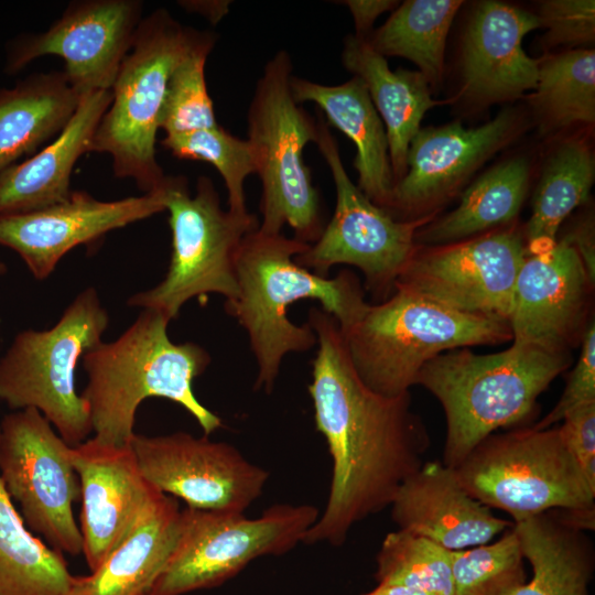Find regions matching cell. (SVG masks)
<instances>
[{"label": "cell", "mask_w": 595, "mask_h": 595, "mask_svg": "<svg viewBox=\"0 0 595 595\" xmlns=\"http://www.w3.org/2000/svg\"><path fill=\"white\" fill-rule=\"evenodd\" d=\"M594 215L587 212L578 217L569 228L564 236H561L569 242L581 257L586 272L592 282L595 283V232Z\"/></svg>", "instance_id": "obj_41"}, {"label": "cell", "mask_w": 595, "mask_h": 595, "mask_svg": "<svg viewBox=\"0 0 595 595\" xmlns=\"http://www.w3.org/2000/svg\"><path fill=\"white\" fill-rule=\"evenodd\" d=\"M390 506L399 530L451 551L487 544L513 524L469 496L454 469L437 462H424L410 475Z\"/></svg>", "instance_id": "obj_22"}, {"label": "cell", "mask_w": 595, "mask_h": 595, "mask_svg": "<svg viewBox=\"0 0 595 595\" xmlns=\"http://www.w3.org/2000/svg\"><path fill=\"white\" fill-rule=\"evenodd\" d=\"M578 360L570 374L565 389L554 408L537 424L547 429L563 420L572 410L595 402V324L589 321L582 336Z\"/></svg>", "instance_id": "obj_39"}, {"label": "cell", "mask_w": 595, "mask_h": 595, "mask_svg": "<svg viewBox=\"0 0 595 595\" xmlns=\"http://www.w3.org/2000/svg\"><path fill=\"white\" fill-rule=\"evenodd\" d=\"M559 426L589 486L595 489V402L570 411Z\"/></svg>", "instance_id": "obj_40"}, {"label": "cell", "mask_w": 595, "mask_h": 595, "mask_svg": "<svg viewBox=\"0 0 595 595\" xmlns=\"http://www.w3.org/2000/svg\"><path fill=\"white\" fill-rule=\"evenodd\" d=\"M455 595H511L524 584V558L512 527L494 543L452 551Z\"/></svg>", "instance_id": "obj_37"}, {"label": "cell", "mask_w": 595, "mask_h": 595, "mask_svg": "<svg viewBox=\"0 0 595 595\" xmlns=\"http://www.w3.org/2000/svg\"><path fill=\"white\" fill-rule=\"evenodd\" d=\"M512 529L532 576L511 595H589L595 569L592 542L561 510L513 521Z\"/></svg>", "instance_id": "obj_27"}, {"label": "cell", "mask_w": 595, "mask_h": 595, "mask_svg": "<svg viewBox=\"0 0 595 595\" xmlns=\"http://www.w3.org/2000/svg\"><path fill=\"white\" fill-rule=\"evenodd\" d=\"M129 444L142 476L191 508L244 513L269 478L264 468L250 463L237 447L207 435L134 433Z\"/></svg>", "instance_id": "obj_16"}, {"label": "cell", "mask_w": 595, "mask_h": 595, "mask_svg": "<svg viewBox=\"0 0 595 595\" xmlns=\"http://www.w3.org/2000/svg\"><path fill=\"white\" fill-rule=\"evenodd\" d=\"M340 332L360 379L386 397L408 393L421 368L442 353L512 340L505 321L462 313L400 288L381 302H367Z\"/></svg>", "instance_id": "obj_5"}, {"label": "cell", "mask_w": 595, "mask_h": 595, "mask_svg": "<svg viewBox=\"0 0 595 595\" xmlns=\"http://www.w3.org/2000/svg\"><path fill=\"white\" fill-rule=\"evenodd\" d=\"M314 143L331 171L336 206L317 240L294 260L323 278H328L333 266H354L364 273L366 289L381 302L392 294L397 279L416 251V232L439 214L398 220L375 205L348 176L337 141L322 117Z\"/></svg>", "instance_id": "obj_12"}, {"label": "cell", "mask_w": 595, "mask_h": 595, "mask_svg": "<svg viewBox=\"0 0 595 595\" xmlns=\"http://www.w3.org/2000/svg\"><path fill=\"white\" fill-rule=\"evenodd\" d=\"M174 156L210 163L221 175L228 193V210L247 214L245 181L257 174L258 153L248 139L229 133L221 126L167 134L161 141Z\"/></svg>", "instance_id": "obj_35"}, {"label": "cell", "mask_w": 595, "mask_h": 595, "mask_svg": "<svg viewBox=\"0 0 595 595\" xmlns=\"http://www.w3.org/2000/svg\"><path fill=\"white\" fill-rule=\"evenodd\" d=\"M342 63L364 83L385 125L396 184L407 173L409 145L424 115L443 100L432 97V88L419 71H391L387 58L364 37L344 40Z\"/></svg>", "instance_id": "obj_26"}, {"label": "cell", "mask_w": 595, "mask_h": 595, "mask_svg": "<svg viewBox=\"0 0 595 595\" xmlns=\"http://www.w3.org/2000/svg\"><path fill=\"white\" fill-rule=\"evenodd\" d=\"M142 7L139 0L73 1L46 31L12 42L6 72L14 74L39 57L57 55L64 60L63 73L79 97L111 90L133 44Z\"/></svg>", "instance_id": "obj_17"}, {"label": "cell", "mask_w": 595, "mask_h": 595, "mask_svg": "<svg viewBox=\"0 0 595 595\" xmlns=\"http://www.w3.org/2000/svg\"><path fill=\"white\" fill-rule=\"evenodd\" d=\"M353 17L358 37L367 39L372 32V25L382 13L394 9L398 1L393 0H347L342 2Z\"/></svg>", "instance_id": "obj_42"}, {"label": "cell", "mask_w": 595, "mask_h": 595, "mask_svg": "<svg viewBox=\"0 0 595 595\" xmlns=\"http://www.w3.org/2000/svg\"><path fill=\"white\" fill-rule=\"evenodd\" d=\"M73 576L63 553L25 528L0 479V595H68Z\"/></svg>", "instance_id": "obj_33"}, {"label": "cell", "mask_w": 595, "mask_h": 595, "mask_svg": "<svg viewBox=\"0 0 595 595\" xmlns=\"http://www.w3.org/2000/svg\"><path fill=\"white\" fill-rule=\"evenodd\" d=\"M361 595H431L426 592L400 584L378 583V585Z\"/></svg>", "instance_id": "obj_44"}, {"label": "cell", "mask_w": 595, "mask_h": 595, "mask_svg": "<svg viewBox=\"0 0 595 595\" xmlns=\"http://www.w3.org/2000/svg\"><path fill=\"white\" fill-rule=\"evenodd\" d=\"M183 7L187 8L188 10H193L198 12L199 14L205 15L210 21H218L221 17H224L228 12V3L229 2H204V1H188V2H182Z\"/></svg>", "instance_id": "obj_43"}, {"label": "cell", "mask_w": 595, "mask_h": 595, "mask_svg": "<svg viewBox=\"0 0 595 595\" xmlns=\"http://www.w3.org/2000/svg\"><path fill=\"white\" fill-rule=\"evenodd\" d=\"M527 255L518 221L455 242L419 245L394 288L462 313L508 323L515 283Z\"/></svg>", "instance_id": "obj_14"}, {"label": "cell", "mask_w": 595, "mask_h": 595, "mask_svg": "<svg viewBox=\"0 0 595 595\" xmlns=\"http://www.w3.org/2000/svg\"><path fill=\"white\" fill-rule=\"evenodd\" d=\"M309 244L281 234L256 229L238 250L236 277L238 294L225 302L226 312L246 331L258 366L255 389L270 393L288 354L304 353L316 344L306 322L289 318V307L305 299L317 300L340 328L350 324L367 303L359 279L348 270L323 278L294 260Z\"/></svg>", "instance_id": "obj_2"}, {"label": "cell", "mask_w": 595, "mask_h": 595, "mask_svg": "<svg viewBox=\"0 0 595 595\" xmlns=\"http://www.w3.org/2000/svg\"><path fill=\"white\" fill-rule=\"evenodd\" d=\"M69 446L34 408L15 410L0 422V479L20 505L23 522L51 548L82 554L83 538L73 515L80 483Z\"/></svg>", "instance_id": "obj_13"}, {"label": "cell", "mask_w": 595, "mask_h": 595, "mask_svg": "<svg viewBox=\"0 0 595 595\" xmlns=\"http://www.w3.org/2000/svg\"><path fill=\"white\" fill-rule=\"evenodd\" d=\"M318 517L312 505L277 504L257 518L186 507L174 550L148 595L216 587L257 558L292 550Z\"/></svg>", "instance_id": "obj_11"}, {"label": "cell", "mask_w": 595, "mask_h": 595, "mask_svg": "<svg viewBox=\"0 0 595 595\" xmlns=\"http://www.w3.org/2000/svg\"><path fill=\"white\" fill-rule=\"evenodd\" d=\"M539 28L537 14L518 6L496 0L476 3L462 34L459 89L452 100L484 108L533 90L540 58L530 57L522 43Z\"/></svg>", "instance_id": "obj_20"}, {"label": "cell", "mask_w": 595, "mask_h": 595, "mask_svg": "<svg viewBox=\"0 0 595 595\" xmlns=\"http://www.w3.org/2000/svg\"><path fill=\"white\" fill-rule=\"evenodd\" d=\"M528 120L517 107H506L476 127L461 121L421 128L410 142L407 173L394 184L387 212L398 220L440 214L484 163L516 141Z\"/></svg>", "instance_id": "obj_15"}, {"label": "cell", "mask_w": 595, "mask_h": 595, "mask_svg": "<svg viewBox=\"0 0 595 595\" xmlns=\"http://www.w3.org/2000/svg\"><path fill=\"white\" fill-rule=\"evenodd\" d=\"M453 469L469 496L513 521L555 509L595 510V489L559 426L491 434Z\"/></svg>", "instance_id": "obj_9"}, {"label": "cell", "mask_w": 595, "mask_h": 595, "mask_svg": "<svg viewBox=\"0 0 595 595\" xmlns=\"http://www.w3.org/2000/svg\"><path fill=\"white\" fill-rule=\"evenodd\" d=\"M523 99L541 136L595 121V51L564 50L540 57L537 86Z\"/></svg>", "instance_id": "obj_31"}, {"label": "cell", "mask_w": 595, "mask_h": 595, "mask_svg": "<svg viewBox=\"0 0 595 595\" xmlns=\"http://www.w3.org/2000/svg\"><path fill=\"white\" fill-rule=\"evenodd\" d=\"M79 100L63 72L35 73L0 88V173L56 137Z\"/></svg>", "instance_id": "obj_29"}, {"label": "cell", "mask_w": 595, "mask_h": 595, "mask_svg": "<svg viewBox=\"0 0 595 595\" xmlns=\"http://www.w3.org/2000/svg\"><path fill=\"white\" fill-rule=\"evenodd\" d=\"M376 578L378 583L400 584L431 595H455L452 551L399 529L382 541Z\"/></svg>", "instance_id": "obj_34"}, {"label": "cell", "mask_w": 595, "mask_h": 595, "mask_svg": "<svg viewBox=\"0 0 595 595\" xmlns=\"http://www.w3.org/2000/svg\"><path fill=\"white\" fill-rule=\"evenodd\" d=\"M163 210L164 183L142 196L108 202L72 191L66 201L46 208L0 215V245L14 250L36 280H44L73 248Z\"/></svg>", "instance_id": "obj_19"}, {"label": "cell", "mask_w": 595, "mask_h": 595, "mask_svg": "<svg viewBox=\"0 0 595 595\" xmlns=\"http://www.w3.org/2000/svg\"><path fill=\"white\" fill-rule=\"evenodd\" d=\"M71 461L80 483V533L90 572L126 539L160 491L141 474L130 444L87 439L73 446Z\"/></svg>", "instance_id": "obj_21"}, {"label": "cell", "mask_w": 595, "mask_h": 595, "mask_svg": "<svg viewBox=\"0 0 595 595\" xmlns=\"http://www.w3.org/2000/svg\"><path fill=\"white\" fill-rule=\"evenodd\" d=\"M306 322L317 339L307 389L333 464L325 509L303 543L339 547L356 523L391 505L423 465L430 437L410 392L386 397L365 385L331 314L311 307Z\"/></svg>", "instance_id": "obj_1"}, {"label": "cell", "mask_w": 595, "mask_h": 595, "mask_svg": "<svg viewBox=\"0 0 595 595\" xmlns=\"http://www.w3.org/2000/svg\"><path fill=\"white\" fill-rule=\"evenodd\" d=\"M170 322L161 312L143 309L118 338L100 342L83 356L88 381L80 396L98 441L129 444L136 433L137 410L150 397L183 407L204 435L221 428V419L193 391V381L207 369L210 355L194 342H172L167 334Z\"/></svg>", "instance_id": "obj_3"}, {"label": "cell", "mask_w": 595, "mask_h": 595, "mask_svg": "<svg viewBox=\"0 0 595 595\" xmlns=\"http://www.w3.org/2000/svg\"><path fill=\"white\" fill-rule=\"evenodd\" d=\"M108 324V312L90 286L51 328L18 333L0 357V401L14 411L39 410L72 447L86 441L93 428L75 374L83 356L102 342Z\"/></svg>", "instance_id": "obj_8"}, {"label": "cell", "mask_w": 595, "mask_h": 595, "mask_svg": "<svg viewBox=\"0 0 595 595\" xmlns=\"http://www.w3.org/2000/svg\"><path fill=\"white\" fill-rule=\"evenodd\" d=\"M595 160L582 133L561 138L545 155L531 201V216L523 226L528 253L553 247L563 221L589 199Z\"/></svg>", "instance_id": "obj_30"}, {"label": "cell", "mask_w": 595, "mask_h": 595, "mask_svg": "<svg viewBox=\"0 0 595 595\" xmlns=\"http://www.w3.org/2000/svg\"><path fill=\"white\" fill-rule=\"evenodd\" d=\"M570 364L567 351L516 343L496 354L461 347L429 360L415 385L429 390L444 410L443 464L455 468L495 431L528 420L539 396Z\"/></svg>", "instance_id": "obj_4"}, {"label": "cell", "mask_w": 595, "mask_h": 595, "mask_svg": "<svg viewBox=\"0 0 595 595\" xmlns=\"http://www.w3.org/2000/svg\"><path fill=\"white\" fill-rule=\"evenodd\" d=\"M292 58L278 51L264 65L249 105L248 140L258 153L261 181L258 229L281 234L288 224L294 238L313 244L324 229L321 199L303 160L314 142L317 120L292 95Z\"/></svg>", "instance_id": "obj_7"}, {"label": "cell", "mask_w": 595, "mask_h": 595, "mask_svg": "<svg viewBox=\"0 0 595 595\" xmlns=\"http://www.w3.org/2000/svg\"><path fill=\"white\" fill-rule=\"evenodd\" d=\"M205 32L184 26L163 8L142 18L91 138L89 152L108 153L115 175L132 178L144 194L166 178L155 142L170 76Z\"/></svg>", "instance_id": "obj_6"}, {"label": "cell", "mask_w": 595, "mask_h": 595, "mask_svg": "<svg viewBox=\"0 0 595 595\" xmlns=\"http://www.w3.org/2000/svg\"><path fill=\"white\" fill-rule=\"evenodd\" d=\"M181 509L158 491L126 539L90 574L73 576L68 595H148L176 543Z\"/></svg>", "instance_id": "obj_25"}, {"label": "cell", "mask_w": 595, "mask_h": 595, "mask_svg": "<svg viewBox=\"0 0 595 595\" xmlns=\"http://www.w3.org/2000/svg\"><path fill=\"white\" fill-rule=\"evenodd\" d=\"M292 95L298 104L313 102L328 122L356 147L354 167L358 188L387 210L394 186L385 125L364 83L353 76L338 85H324L292 75Z\"/></svg>", "instance_id": "obj_24"}, {"label": "cell", "mask_w": 595, "mask_h": 595, "mask_svg": "<svg viewBox=\"0 0 595 595\" xmlns=\"http://www.w3.org/2000/svg\"><path fill=\"white\" fill-rule=\"evenodd\" d=\"M593 288L581 257L563 238L548 250L528 253L508 318L512 343L570 353L591 321Z\"/></svg>", "instance_id": "obj_18"}, {"label": "cell", "mask_w": 595, "mask_h": 595, "mask_svg": "<svg viewBox=\"0 0 595 595\" xmlns=\"http://www.w3.org/2000/svg\"><path fill=\"white\" fill-rule=\"evenodd\" d=\"M536 14L540 26L547 30L540 37V45L547 52L554 47L573 50L594 43V0H545L539 2Z\"/></svg>", "instance_id": "obj_38"}, {"label": "cell", "mask_w": 595, "mask_h": 595, "mask_svg": "<svg viewBox=\"0 0 595 595\" xmlns=\"http://www.w3.org/2000/svg\"><path fill=\"white\" fill-rule=\"evenodd\" d=\"M216 41V35L206 31L173 69L159 117V129L165 136L219 125L205 80V64Z\"/></svg>", "instance_id": "obj_36"}, {"label": "cell", "mask_w": 595, "mask_h": 595, "mask_svg": "<svg viewBox=\"0 0 595 595\" xmlns=\"http://www.w3.org/2000/svg\"><path fill=\"white\" fill-rule=\"evenodd\" d=\"M461 0H407L366 39L385 56L403 57L419 67L431 88L444 74L446 40Z\"/></svg>", "instance_id": "obj_32"}, {"label": "cell", "mask_w": 595, "mask_h": 595, "mask_svg": "<svg viewBox=\"0 0 595 595\" xmlns=\"http://www.w3.org/2000/svg\"><path fill=\"white\" fill-rule=\"evenodd\" d=\"M527 154L510 156L480 174L456 208L419 229L415 241L436 246L464 240L517 223L532 180Z\"/></svg>", "instance_id": "obj_28"}, {"label": "cell", "mask_w": 595, "mask_h": 595, "mask_svg": "<svg viewBox=\"0 0 595 595\" xmlns=\"http://www.w3.org/2000/svg\"><path fill=\"white\" fill-rule=\"evenodd\" d=\"M164 190L172 235L167 272L155 286L131 295L127 304L159 311L172 321L191 299L208 293L223 295L225 302L236 299L238 250L244 238L258 229L259 218L249 212L225 210L206 176L197 180L193 196L183 176H166Z\"/></svg>", "instance_id": "obj_10"}, {"label": "cell", "mask_w": 595, "mask_h": 595, "mask_svg": "<svg viewBox=\"0 0 595 595\" xmlns=\"http://www.w3.org/2000/svg\"><path fill=\"white\" fill-rule=\"evenodd\" d=\"M6 271H7L6 264L0 262V275L3 274Z\"/></svg>", "instance_id": "obj_45"}, {"label": "cell", "mask_w": 595, "mask_h": 595, "mask_svg": "<svg viewBox=\"0 0 595 595\" xmlns=\"http://www.w3.org/2000/svg\"><path fill=\"white\" fill-rule=\"evenodd\" d=\"M111 99V90L82 96L71 120L47 145L0 173V215L43 209L69 197L73 169L89 152L91 138Z\"/></svg>", "instance_id": "obj_23"}]
</instances>
